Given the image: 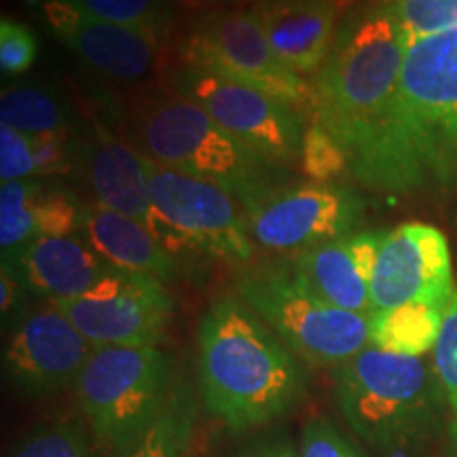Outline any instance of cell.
Listing matches in <instances>:
<instances>
[{
	"label": "cell",
	"instance_id": "6da1fadb",
	"mask_svg": "<svg viewBox=\"0 0 457 457\" xmlns=\"http://www.w3.org/2000/svg\"><path fill=\"white\" fill-rule=\"evenodd\" d=\"M352 176L390 193L455 179L457 30L407 45L386 128Z\"/></svg>",
	"mask_w": 457,
	"mask_h": 457
},
{
	"label": "cell",
	"instance_id": "7a4b0ae2",
	"mask_svg": "<svg viewBox=\"0 0 457 457\" xmlns=\"http://www.w3.org/2000/svg\"><path fill=\"white\" fill-rule=\"evenodd\" d=\"M197 370L205 409L239 432L288 413L307 384L293 350L236 296L204 313Z\"/></svg>",
	"mask_w": 457,
	"mask_h": 457
},
{
	"label": "cell",
	"instance_id": "3957f363",
	"mask_svg": "<svg viewBox=\"0 0 457 457\" xmlns=\"http://www.w3.org/2000/svg\"><path fill=\"white\" fill-rule=\"evenodd\" d=\"M407 45L396 17L381 3L341 21L328 57L316 72L313 119L345 151L350 174L386 128Z\"/></svg>",
	"mask_w": 457,
	"mask_h": 457
},
{
	"label": "cell",
	"instance_id": "277c9868",
	"mask_svg": "<svg viewBox=\"0 0 457 457\" xmlns=\"http://www.w3.org/2000/svg\"><path fill=\"white\" fill-rule=\"evenodd\" d=\"M128 129L136 151L163 168L210 180L242 204L284 185L282 165L233 138L170 85H148L131 100Z\"/></svg>",
	"mask_w": 457,
	"mask_h": 457
},
{
	"label": "cell",
	"instance_id": "5b68a950",
	"mask_svg": "<svg viewBox=\"0 0 457 457\" xmlns=\"http://www.w3.org/2000/svg\"><path fill=\"white\" fill-rule=\"evenodd\" d=\"M337 403L345 421L384 457H407L441 430L447 400L424 358L364 347L337 367Z\"/></svg>",
	"mask_w": 457,
	"mask_h": 457
},
{
	"label": "cell",
	"instance_id": "8992f818",
	"mask_svg": "<svg viewBox=\"0 0 457 457\" xmlns=\"http://www.w3.org/2000/svg\"><path fill=\"white\" fill-rule=\"evenodd\" d=\"M245 305L310 367H341L370 343L369 316L324 301L293 259L259 265L239 276Z\"/></svg>",
	"mask_w": 457,
	"mask_h": 457
},
{
	"label": "cell",
	"instance_id": "52a82bcc",
	"mask_svg": "<svg viewBox=\"0 0 457 457\" xmlns=\"http://www.w3.org/2000/svg\"><path fill=\"white\" fill-rule=\"evenodd\" d=\"M74 392L96 436L119 453L162 413L171 392L170 362L157 347H96Z\"/></svg>",
	"mask_w": 457,
	"mask_h": 457
},
{
	"label": "cell",
	"instance_id": "ba28073f",
	"mask_svg": "<svg viewBox=\"0 0 457 457\" xmlns=\"http://www.w3.org/2000/svg\"><path fill=\"white\" fill-rule=\"evenodd\" d=\"M182 64L202 66L222 77L265 91L301 114L313 112L316 96L301 74L273 51L259 20L248 7L216 11L188 20L180 43Z\"/></svg>",
	"mask_w": 457,
	"mask_h": 457
},
{
	"label": "cell",
	"instance_id": "9c48e42d",
	"mask_svg": "<svg viewBox=\"0 0 457 457\" xmlns=\"http://www.w3.org/2000/svg\"><path fill=\"white\" fill-rule=\"evenodd\" d=\"M168 85L271 163L282 168L301 163L307 128L303 114L286 102L202 66L180 64L170 72Z\"/></svg>",
	"mask_w": 457,
	"mask_h": 457
},
{
	"label": "cell",
	"instance_id": "30bf717a",
	"mask_svg": "<svg viewBox=\"0 0 457 457\" xmlns=\"http://www.w3.org/2000/svg\"><path fill=\"white\" fill-rule=\"evenodd\" d=\"M145 168L153 205L187 253H205L231 262L253 261L254 242L248 222L227 188L146 157Z\"/></svg>",
	"mask_w": 457,
	"mask_h": 457
},
{
	"label": "cell",
	"instance_id": "8fae6325",
	"mask_svg": "<svg viewBox=\"0 0 457 457\" xmlns=\"http://www.w3.org/2000/svg\"><path fill=\"white\" fill-rule=\"evenodd\" d=\"M250 237L271 253H303L350 237L362 216V199L337 185H279L244 204Z\"/></svg>",
	"mask_w": 457,
	"mask_h": 457
},
{
	"label": "cell",
	"instance_id": "7c38bea8",
	"mask_svg": "<svg viewBox=\"0 0 457 457\" xmlns=\"http://www.w3.org/2000/svg\"><path fill=\"white\" fill-rule=\"evenodd\" d=\"M54 305L94 347H157L174 313L162 279L112 270L87 295Z\"/></svg>",
	"mask_w": 457,
	"mask_h": 457
},
{
	"label": "cell",
	"instance_id": "4fadbf2b",
	"mask_svg": "<svg viewBox=\"0 0 457 457\" xmlns=\"http://www.w3.org/2000/svg\"><path fill=\"white\" fill-rule=\"evenodd\" d=\"M457 293L447 237L424 222H404L386 233L370 282V313L407 303L447 310Z\"/></svg>",
	"mask_w": 457,
	"mask_h": 457
},
{
	"label": "cell",
	"instance_id": "5bb4252c",
	"mask_svg": "<svg viewBox=\"0 0 457 457\" xmlns=\"http://www.w3.org/2000/svg\"><path fill=\"white\" fill-rule=\"evenodd\" d=\"M96 347L54 303L32 307L13 322L3 352L7 379L26 394H51L79 373Z\"/></svg>",
	"mask_w": 457,
	"mask_h": 457
},
{
	"label": "cell",
	"instance_id": "9a60e30c",
	"mask_svg": "<svg viewBox=\"0 0 457 457\" xmlns=\"http://www.w3.org/2000/svg\"><path fill=\"white\" fill-rule=\"evenodd\" d=\"M49 30L89 68L117 83L142 81L163 47L134 28L112 24L68 0H43Z\"/></svg>",
	"mask_w": 457,
	"mask_h": 457
},
{
	"label": "cell",
	"instance_id": "2e32d148",
	"mask_svg": "<svg viewBox=\"0 0 457 457\" xmlns=\"http://www.w3.org/2000/svg\"><path fill=\"white\" fill-rule=\"evenodd\" d=\"M81 162L96 204L142 222L170 254L187 253L153 205L145 157L136 146L100 131L98 138L83 146Z\"/></svg>",
	"mask_w": 457,
	"mask_h": 457
},
{
	"label": "cell",
	"instance_id": "e0dca14e",
	"mask_svg": "<svg viewBox=\"0 0 457 457\" xmlns=\"http://www.w3.org/2000/svg\"><path fill=\"white\" fill-rule=\"evenodd\" d=\"M248 9L286 66L296 74L322 68L335 41L341 0H253Z\"/></svg>",
	"mask_w": 457,
	"mask_h": 457
},
{
	"label": "cell",
	"instance_id": "ac0fdd59",
	"mask_svg": "<svg viewBox=\"0 0 457 457\" xmlns=\"http://www.w3.org/2000/svg\"><path fill=\"white\" fill-rule=\"evenodd\" d=\"M7 262L30 293L49 303L87 295L114 270L81 236L37 237Z\"/></svg>",
	"mask_w": 457,
	"mask_h": 457
},
{
	"label": "cell",
	"instance_id": "d6986e66",
	"mask_svg": "<svg viewBox=\"0 0 457 457\" xmlns=\"http://www.w3.org/2000/svg\"><path fill=\"white\" fill-rule=\"evenodd\" d=\"M79 236L114 270L146 273L163 284L179 270L176 256L170 254L142 222L100 204L85 205Z\"/></svg>",
	"mask_w": 457,
	"mask_h": 457
},
{
	"label": "cell",
	"instance_id": "ffe728a7",
	"mask_svg": "<svg viewBox=\"0 0 457 457\" xmlns=\"http://www.w3.org/2000/svg\"><path fill=\"white\" fill-rule=\"evenodd\" d=\"M303 276L324 301L345 312L370 313V279L360 271L350 237L333 239L293 256Z\"/></svg>",
	"mask_w": 457,
	"mask_h": 457
},
{
	"label": "cell",
	"instance_id": "44dd1931",
	"mask_svg": "<svg viewBox=\"0 0 457 457\" xmlns=\"http://www.w3.org/2000/svg\"><path fill=\"white\" fill-rule=\"evenodd\" d=\"M443 320L445 307L426 303H407L387 312L369 313V345L398 356L424 358L436 347Z\"/></svg>",
	"mask_w": 457,
	"mask_h": 457
},
{
	"label": "cell",
	"instance_id": "7402d4cb",
	"mask_svg": "<svg viewBox=\"0 0 457 457\" xmlns=\"http://www.w3.org/2000/svg\"><path fill=\"white\" fill-rule=\"evenodd\" d=\"M197 407L187 387H171L162 413L136 443L117 457H187L195 432Z\"/></svg>",
	"mask_w": 457,
	"mask_h": 457
},
{
	"label": "cell",
	"instance_id": "603a6c76",
	"mask_svg": "<svg viewBox=\"0 0 457 457\" xmlns=\"http://www.w3.org/2000/svg\"><path fill=\"white\" fill-rule=\"evenodd\" d=\"M0 123L26 136L66 134L71 112L54 89L15 83L0 94Z\"/></svg>",
	"mask_w": 457,
	"mask_h": 457
},
{
	"label": "cell",
	"instance_id": "cb8c5ba5",
	"mask_svg": "<svg viewBox=\"0 0 457 457\" xmlns=\"http://www.w3.org/2000/svg\"><path fill=\"white\" fill-rule=\"evenodd\" d=\"M87 13L112 24L134 28L165 47L176 26L171 0H68Z\"/></svg>",
	"mask_w": 457,
	"mask_h": 457
},
{
	"label": "cell",
	"instance_id": "d4e9b609",
	"mask_svg": "<svg viewBox=\"0 0 457 457\" xmlns=\"http://www.w3.org/2000/svg\"><path fill=\"white\" fill-rule=\"evenodd\" d=\"M34 185L37 180L3 182L0 187V248L3 261L20 254L32 239L38 237L34 216Z\"/></svg>",
	"mask_w": 457,
	"mask_h": 457
},
{
	"label": "cell",
	"instance_id": "484cf974",
	"mask_svg": "<svg viewBox=\"0 0 457 457\" xmlns=\"http://www.w3.org/2000/svg\"><path fill=\"white\" fill-rule=\"evenodd\" d=\"M34 216L37 233L43 236H74L81 231L83 208L72 191L55 182L37 180L34 185Z\"/></svg>",
	"mask_w": 457,
	"mask_h": 457
},
{
	"label": "cell",
	"instance_id": "4316f807",
	"mask_svg": "<svg viewBox=\"0 0 457 457\" xmlns=\"http://www.w3.org/2000/svg\"><path fill=\"white\" fill-rule=\"evenodd\" d=\"M407 41L457 30V0H384Z\"/></svg>",
	"mask_w": 457,
	"mask_h": 457
},
{
	"label": "cell",
	"instance_id": "83f0119b",
	"mask_svg": "<svg viewBox=\"0 0 457 457\" xmlns=\"http://www.w3.org/2000/svg\"><path fill=\"white\" fill-rule=\"evenodd\" d=\"M303 174L318 185H330L343 174H350V159L330 131L313 119L303 136Z\"/></svg>",
	"mask_w": 457,
	"mask_h": 457
},
{
	"label": "cell",
	"instance_id": "f1b7e54d",
	"mask_svg": "<svg viewBox=\"0 0 457 457\" xmlns=\"http://www.w3.org/2000/svg\"><path fill=\"white\" fill-rule=\"evenodd\" d=\"M434 373L443 387L447 400V420H449V443L451 451L457 457V293L445 310L443 330L434 347Z\"/></svg>",
	"mask_w": 457,
	"mask_h": 457
},
{
	"label": "cell",
	"instance_id": "f546056e",
	"mask_svg": "<svg viewBox=\"0 0 457 457\" xmlns=\"http://www.w3.org/2000/svg\"><path fill=\"white\" fill-rule=\"evenodd\" d=\"M11 457H94V451L79 421L57 420L30 434Z\"/></svg>",
	"mask_w": 457,
	"mask_h": 457
},
{
	"label": "cell",
	"instance_id": "4dcf8cb0",
	"mask_svg": "<svg viewBox=\"0 0 457 457\" xmlns=\"http://www.w3.org/2000/svg\"><path fill=\"white\" fill-rule=\"evenodd\" d=\"M37 38L24 24L3 17L0 21V68L4 77H17L30 71L37 60Z\"/></svg>",
	"mask_w": 457,
	"mask_h": 457
},
{
	"label": "cell",
	"instance_id": "1f68e13d",
	"mask_svg": "<svg viewBox=\"0 0 457 457\" xmlns=\"http://www.w3.org/2000/svg\"><path fill=\"white\" fill-rule=\"evenodd\" d=\"M0 180H34L30 136L3 123H0Z\"/></svg>",
	"mask_w": 457,
	"mask_h": 457
},
{
	"label": "cell",
	"instance_id": "d6a6232c",
	"mask_svg": "<svg viewBox=\"0 0 457 457\" xmlns=\"http://www.w3.org/2000/svg\"><path fill=\"white\" fill-rule=\"evenodd\" d=\"M299 457H362L327 420H312L299 441Z\"/></svg>",
	"mask_w": 457,
	"mask_h": 457
},
{
	"label": "cell",
	"instance_id": "836d02e7",
	"mask_svg": "<svg viewBox=\"0 0 457 457\" xmlns=\"http://www.w3.org/2000/svg\"><path fill=\"white\" fill-rule=\"evenodd\" d=\"M34 153V180L66 174L72 168V148L66 134L30 136Z\"/></svg>",
	"mask_w": 457,
	"mask_h": 457
},
{
	"label": "cell",
	"instance_id": "e575fe53",
	"mask_svg": "<svg viewBox=\"0 0 457 457\" xmlns=\"http://www.w3.org/2000/svg\"><path fill=\"white\" fill-rule=\"evenodd\" d=\"M24 290L26 284L20 278V273L15 271V267L11 262L3 261V270H0V312H3L4 322H7L9 316H13Z\"/></svg>",
	"mask_w": 457,
	"mask_h": 457
},
{
	"label": "cell",
	"instance_id": "d590c367",
	"mask_svg": "<svg viewBox=\"0 0 457 457\" xmlns=\"http://www.w3.org/2000/svg\"><path fill=\"white\" fill-rule=\"evenodd\" d=\"M250 3L253 0H171L174 9L187 15L188 20H197V17L216 13V11L250 7Z\"/></svg>",
	"mask_w": 457,
	"mask_h": 457
},
{
	"label": "cell",
	"instance_id": "8d00e7d4",
	"mask_svg": "<svg viewBox=\"0 0 457 457\" xmlns=\"http://www.w3.org/2000/svg\"><path fill=\"white\" fill-rule=\"evenodd\" d=\"M239 457H299L295 445L284 438H273V441H265L254 445L253 449L244 451Z\"/></svg>",
	"mask_w": 457,
	"mask_h": 457
}]
</instances>
